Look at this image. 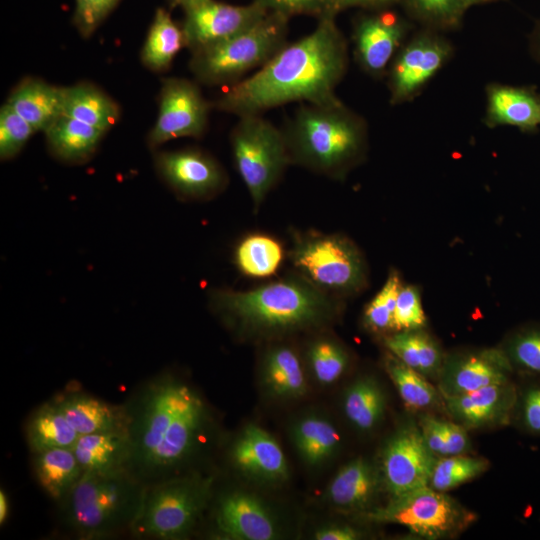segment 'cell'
<instances>
[{
	"label": "cell",
	"mask_w": 540,
	"mask_h": 540,
	"mask_svg": "<svg viewBox=\"0 0 540 540\" xmlns=\"http://www.w3.org/2000/svg\"><path fill=\"white\" fill-rule=\"evenodd\" d=\"M289 257L297 273L331 295L354 293L366 280L362 254L340 234L297 233Z\"/></svg>",
	"instance_id": "ba28073f"
},
{
	"label": "cell",
	"mask_w": 540,
	"mask_h": 540,
	"mask_svg": "<svg viewBox=\"0 0 540 540\" xmlns=\"http://www.w3.org/2000/svg\"><path fill=\"white\" fill-rule=\"evenodd\" d=\"M445 400L449 412L471 427L503 418L513 401L508 383L488 385L466 394L445 397Z\"/></svg>",
	"instance_id": "cb8c5ba5"
},
{
	"label": "cell",
	"mask_w": 540,
	"mask_h": 540,
	"mask_svg": "<svg viewBox=\"0 0 540 540\" xmlns=\"http://www.w3.org/2000/svg\"><path fill=\"white\" fill-rule=\"evenodd\" d=\"M308 359L316 379L323 384L335 382L348 364L345 350L326 338L318 339L310 345Z\"/></svg>",
	"instance_id": "f35d334b"
},
{
	"label": "cell",
	"mask_w": 540,
	"mask_h": 540,
	"mask_svg": "<svg viewBox=\"0 0 540 540\" xmlns=\"http://www.w3.org/2000/svg\"><path fill=\"white\" fill-rule=\"evenodd\" d=\"M465 8L468 9L471 6L485 4L489 2L499 1V0H461Z\"/></svg>",
	"instance_id": "11a10c76"
},
{
	"label": "cell",
	"mask_w": 540,
	"mask_h": 540,
	"mask_svg": "<svg viewBox=\"0 0 540 540\" xmlns=\"http://www.w3.org/2000/svg\"><path fill=\"white\" fill-rule=\"evenodd\" d=\"M119 0H75L74 24L83 37L90 36Z\"/></svg>",
	"instance_id": "ee69618b"
},
{
	"label": "cell",
	"mask_w": 540,
	"mask_h": 540,
	"mask_svg": "<svg viewBox=\"0 0 540 540\" xmlns=\"http://www.w3.org/2000/svg\"><path fill=\"white\" fill-rule=\"evenodd\" d=\"M524 420L527 427L540 433V389L530 390L524 399Z\"/></svg>",
	"instance_id": "c3c4849f"
},
{
	"label": "cell",
	"mask_w": 540,
	"mask_h": 540,
	"mask_svg": "<svg viewBox=\"0 0 540 540\" xmlns=\"http://www.w3.org/2000/svg\"><path fill=\"white\" fill-rule=\"evenodd\" d=\"M485 123L534 131L540 126V96L522 87L492 84L487 88Z\"/></svg>",
	"instance_id": "ffe728a7"
},
{
	"label": "cell",
	"mask_w": 540,
	"mask_h": 540,
	"mask_svg": "<svg viewBox=\"0 0 540 540\" xmlns=\"http://www.w3.org/2000/svg\"><path fill=\"white\" fill-rule=\"evenodd\" d=\"M182 29L191 53L227 40L256 24L268 10L253 0L231 5L216 0H194L184 6Z\"/></svg>",
	"instance_id": "7c38bea8"
},
{
	"label": "cell",
	"mask_w": 540,
	"mask_h": 540,
	"mask_svg": "<svg viewBox=\"0 0 540 540\" xmlns=\"http://www.w3.org/2000/svg\"><path fill=\"white\" fill-rule=\"evenodd\" d=\"M230 134L237 172L258 209L291 164L283 130L261 114L244 115Z\"/></svg>",
	"instance_id": "52a82bcc"
},
{
	"label": "cell",
	"mask_w": 540,
	"mask_h": 540,
	"mask_svg": "<svg viewBox=\"0 0 540 540\" xmlns=\"http://www.w3.org/2000/svg\"><path fill=\"white\" fill-rule=\"evenodd\" d=\"M408 11L431 28L457 27L467 10L461 0H406Z\"/></svg>",
	"instance_id": "74e56055"
},
{
	"label": "cell",
	"mask_w": 540,
	"mask_h": 540,
	"mask_svg": "<svg viewBox=\"0 0 540 540\" xmlns=\"http://www.w3.org/2000/svg\"><path fill=\"white\" fill-rule=\"evenodd\" d=\"M406 28L402 19L386 9L359 18L353 41L360 66L372 76L382 75L402 43Z\"/></svg>",
	"instance_id": "2e32d148"
},
{
	"label": "cell",
	"mask_w": 540,
	"mask_h": 540,
	"mask_svg": "<svg viewBox=\"0 0 540 540\" xmlns=\"http://www.w3.org/2000/svg\"><path fill=\"white\" fill-rule=\"evenodd\" d=\"M483 458L451 455L437 459L432 470L429 486L446 492L468 482L488 468Z\"/></svg>",
	"instance_id": "8d00e7d4"
},
{
	"label": "cell",
	"mask_w": 540,
	"mask_h": 540,
	"mask_svg": "<svg viewBox=\"0 0 540 540\" xmlns=\"http://www.w3.org/2000/svg\"><path fill=\"white\" fill-rule=\"evenodd\" d=\"M26 434L33 453L52 448H73L80 436L56 399L43 404L33 413Z\"/></svg>",
	"instance_id": "83f0119b"
},
{
	"label": "cell",
	"mask_w": 540,
	"mask_h": 540,
	"mask_svg": "<svg viewBox=\"0 0 540 540\" xmlns=\"http://www.w3.org/2000/svg\"><path fill=\"white\" fill-rule=\"evenodd\" d=\"M507 372V361L498 352L457 356L442 366L439 388L444 397L466 394L507 383Z\"/></svg>",
	"instance_id": "e0dca14e"
},
{
	"label": "cell",
	"mask_w": 540,
	"mask_h": 540,
	"mask_svg": "<svg viewBox=\"0 0 540 540\" xmlns=\"http://www.w3.org/2000/svg\"><path fill=\"white\" fill-rule=\"evenodd\" d=\"M264 376L273 392L295 397L305 391V377L296 352L288 346H276L264 360Z\"/></svg>",
	"instance_id": "d6a6232c"
},
{
	"label": "cell",
	"mask_w": 540,
	"mask_h": 540,
	"mask_svg": "<svg viewBox=\"0 0 540 540\" xmlns=\"http://www.w3.org/2000/svg\"><path fill=\"white\" fill-rule=\"evenodd\" d=\"M216 523L218 529L232 539L271 540L276 537L270 513L256 497L244 492H233L220 500Z\"/></svg>",
	"instance_id": "ac0fdd59"
},
{
	"label": "cell",
	"mask_w": 540,
	"mask_h": 540,
	"mask_svg": "<svg viewBox=\"0 0 540 540\" xmlns=\"http://www.w3.org/2000/svg\"><path fill=\"white\" fill-rule=\"evenodd\" d=\"M9 514V501L3 489L0 491V522L5 523Z\"/></svg>",
	"instance_id": "816d5d0a"
},
{
	"label": "cell",
	"mask_w": 540,
	"mask_h": 540,
	"mask_svg": "<svg viewBox=\"0 0 540 540\" xmlns=\"http://www.w3.org/2000/svg\"><path fill=\"white\" fill-rule=\"evenodd\" d=\"M332 296L295 273L249 290H215L211 303L242 330L270 334L327 321L335 311Z\"/></svg>",
	"instance_id": "3957f363"
},
{
	"label": "cell",
	"mask_w": 540,
	"mask_h": 540,
	"mask_svg": "<svg viewBox=\"0 0 540 540\" xmlns=\"http://www.w3.org/2000/svg\"><path fill=\"white\" fill-rule=\"evenodd\" d=\"M36 131L8 104L0 109V157H15Z\"/></svg>",
	"instance_id": "60d3db41"
},
{
	"label": "cell",
	"mask_w": 540,
	"mask_h": 540,
	"mask_svg": "<svg viewBox=\"0 0 540 540\" xmlns=\"http://www.w3.org/2000/svg\"><path fill=\"white\" fill-rule=\"evenodd\" d=\"M343 406L347 418L355 427L369 430L381 420L385 398L373 379L361 378L346 391Z\"/></svg>",
	"instance_id": "836d02e7"
},
{
	"label": "cell",
	"mask_w": 540,
	"mask_h": 540,
	"mask_svg": "<svg viewBox=\"0 0 540 540\" xmlns=\"http://www.w3.org/2000/svg\"><path fill=\"white\" fill-rule=\"evenodd\" d=\"M283 132L291 164L338 178L364 151L367 125L339 99L325 104L302 103Z\"/></svg>",
	"instance_id": "277c9868"
},
{
	"label": "cell",
	"mask_w": 540,
	"mask_h": 540,
	"mask_svg": "<svg viewBox=\"0 0 540 540\" xmlns=\"http://www.w3.org/2000/svg\"><path fill=\"white\" fill-rule=\"evenodd\" d=\"M436 455L427 447L420 428L397 431L382 452V474L392 497L429 486Z\"/></svg>",
	"instance_id": "4fadbf2b"
},
{
	"label": "cell",
	"mask_w": 540,
	"mask_h": 540,
	"mask_svg": "<svg viewBox=\"0 0 540 540\" xmlns=\"http://www.w3.org/2000/svg\"><path fill=\"white\" fill-rule=\"evenodd\" d=\"M56 400L79 435L128 429L127 407L114 406L80 392L60 395Z\"/></svg>",
	"instance_id": "7402d4cb"
},
{
	"label": "cell",
	"mask_w": 540,
	"mask_h": 540,
	"mask_svg": "<svg viewBox=\"0 0 540 540\" xmlns=\"http://www.w3.org/2000/svg\"><path fill=\"white\" fill-rule=\"evenodd\" d=\"M371 0H334L333 11L337 15L348 8L363 7L369 9Z\"/></svg>",
	"instance_id": "f907efd6"
},
{
	"label": "cell",
	"mask_w": 540,
	"mask_h": 540,
	"mask_svg": "<svg viewBox=\"0 0 540 540\" xmlns=\"http://www.w3.org/2000/svg\"><path fill=\"white\" fill-rule=\"evenodd\" d=\"M289 17L268 14L247 30L192 53L189 67L195 79L209 86L232 85L262 67L287 42Z\"/></svg>",
	"instance_id": "8992f818"
},
{
	"label": "cell",
	"mask_w": 540,
	"mask_h": 540,
	"mask_svg": "<svg viewBox=\"0 0 540 540\" xmlns=\"http://www.w3.org/2000/svg\"><path fill=\"white\" fill-rule=\"evenodd\" d=\"M170 2L171 5L173 6H184L185 4L191 2V1H194V0H168Z\"/></svg>",
	"instance_id": "9f6ffc18"
},
{
	"label": "cell",
	"mask_w": 540,
	"mask_h": 540,
	"mask_svg": "<svg viewBox=\"0 0 540 540\" xmlns=\"http://www.w3.org/2000/svg\"><path fill=\"white\" fill-rule=\"evenodd\" d=\"M185 47L182 26L163 8H158L141 50V61L150 70H167L178 52Z\"/></svg>",
	"instance_id": "f546056e"
},
{
	"label": "cell",
	"mask_w": 540,
	"mask_h": 540,
	"mask_svg": "<svg viewBox=\"0 0 540 540\" xmlns=\"http://www.w3.org/2000/svg\"><path fill=\"white\" fill-rule=\"evenodd\" d=\"M385 367L406 407L423 410L438 402V391L425 377L394 355L387 357Z\"/></svg>",
	"instance_id": "d590c367"
},
{
	"label": "cell",
	"mask_w": 540,
	"mask_h": 540,
	"mask_svg": "<svg viewBox=\"0 0 540 540\" xmlns=\"http://www.w3.org/2000/svg\"><path fill=\"white\" fill-rule=\"evenodd\" d=\"M269 12H276L289 18L296 15H310L317 19L332 16L334 0H255Z\"/></svg>",
	"instance_id": "7bdbcfd3"
},
{
	"label": "cell",
	"mask_w": 540,
	"mask_h": 540,
	"mask_svg": "<svg viewBox=\"0 0 540 540\" xmlns=\"http://www.w3.org/2000/svg\"><path fill=\"white\" fill-rule=\"evenodd\" d=\"M392 355L422 375H434L442 368V354L438 345L423 332L398 331L385 339Z\"/></svg>",
	"instance_id": "1f68e13d"
},
{
	"label": "cell",
	"mask_w": 540,
	"mask_h": 540,
	"mask_svg": "<svg viewBox=\"0 0 540 540\" xmlns=\"http://www.w3.org/2000/svg\"><path fill=\"white\" fill-rule=\"evenodd\" d=\"M358 533L349 526H330L318 530L315 533L317 540H355Z\"/></svg>",
	"instance_id": "681fc988"
},
{
	"label": "cell",
	"mask_w": 540,
	"mask_h": 540,
	"mask_svg": "<svg viewBox=\"0 0 540 540\" xmlns=\"http://www.w3.org/2000/svg\"><path fill=\"white\" fill-rule=\"evenodd\" d=\"M145 485L128 470L84 472L62 501L68 528L82 539H100L131 528Z\"/></svg>",
	"instance_id": "5b68a950"
},
{
	"label": "cell",
	"mask_w": 540,
	"mask_h": 540,
	"mask_svg": "<svg viewBox=\"0 0 540 540\" xmlns=\"http://www.w3.org/2000/svg\"><path fill=\"white\" fill-rule=\"evenodd\" d=\"M33 466L42 489L52 499L61 502L84 473L72 448H52L35 452Z\"/></svg>",
	"instance_id": "4316f807"
},
{
	"label": "cell",
	"mask_w": 540,
	"mask_h": 540,
	"mask_svg": "<svg viewBox=\"0 0 540 540\" xmlns=\"http://www.w3.org/2000/svg\"><path fill=\"white\" fill-rule=\"evenodd\" d=\"M452 53L448 42L426 31L413 38L395 57L389 71L390 102L411 100Z\"/></svg>",
	"instance_id": "5bb4252c"
},
{
	"label": "cell",
	"mask_w": 540,
	"mask_h": 540,
	"mask_svg": "<svg viewBox=\"0 0 540 540\" xmlns=\"http://www.w3.org/2000/svg\"><path fill=\"white\" fill-rule=\"evenodd\" d=\"M64 87L37 78H25L10 93L8 104L36 132H45L63 115Z\"/></svg>",
	"instance_id": "44dd1931"
},
{
	"label": "cell",
	"mask_w": 540,
	"mask_h": 540,
	"mask_svg": "<svg viewBox=\"0 0 540 540\" xmlns=\"http://www.w3.org/2000/svg\"><path fill=\"white\" fill-rule=\"evenodd\" d=\"M533 46L537 56L540 58V20L537 21L532 35Z\"/></svg>",
	"instance_id": "db71d44e"
},
{
	"label": "cell",
	"mask_w": 540,
	"mask_h": 540,
	"mask_svg": "<svg viewBox=\"0 0 540 540\" xmlns=\"http://www.w3.org/2000/svg\"><path fill=\"white\" fill-rule=\"evenodd\" d=\"M210 109L211 104L195 82L176 77L162 80L158 116L147 138L149 146L180 137H201Z\"/></svg>",
	"instance_id": "8fae6325"
},
{
	"label": "cell",
	"mask_w": 540,
	"mask_h": 540,
	"mask_svg": "<svg viewBox=\"0 0 540 540\" xmlns=\"http://www.w3.org/2000/svg\"><path fill=\"white\" fill-rule=\"evenodd\" d=\"M211 478H171L145 486L132 529L140 536L177 539L194 526L206 506Z\"/></svg>",
	"instance_id": "9c48e42d"
},
{
	"label": "cell",
	"mask_w": 540,
	"mask_h": 540,
	"mask_svg": "<svg viewBox=\"0 0 540 540\" xmlns=\"http://www.w3.org/2000/svg\"><path fill=\"white\" fill-rule=\"evenodd\" d=\"M104 133L64 114L44 132L52 154L70 163H80L90 158Z\"/></svg>",
	"instance_id": "484cf974"
},
{
	"label": "cell",
	"mask_w": 540,
	"mask_h": 540,
	"mask_svg": "<svg viewBox=\"0 0 540 540\" xmlns=\"http://www.w3.org/2000/svg\"><path fill=\"white\" fill-rule=\"evenodd\" d=\"M446 445V456L460 455L469 449L470 442L463 426L440 420Z\"/></svg>",
	"instance_id": "bcb514c9"
},
{
	"label": "cell",
	"mask_w": 540,
	"mask_h": 540,
	"mask_svg": "<svg viewBox=\"0 0 540 540\" xmlns=\"http://www.w3.org/2000/svg\"><path fill=\"white\" fill-rule=\"evenodd\" d=\"M72 449L84 472L127 470L130 455L128 429L80 435Z\"/></svg>",
	"instance_id": "603a6c76"
},
{
	"label": "cell",
	"mask_w": 540,
	"mask_h": 540,
	"mask_svg": "<svg viewBox=\"0 0 540 540\" xmlns=\"http://www.w3.org/2000/svg\"><path fill=\"white\" fill-rule=\"evenodd\" d=\"M420 430L427 447L435 455L446 456V445L440 420L426 417L421 421Z\"/></svg>",
	"instance_id": "7dc6e473"
},
{
	"label": "cell",
	"mask_w": 540,
	"mask_h": 540,
	"mask_svg": "<svg viewBox=\"0 0 540 540\" xmlns=\"http://www.w3.org/2000/svg\"><path fill=\"white\" fill-rule=\"evenodd\" d=\"M425 321L418 290L413 286H402L394 312V331L418 330L425 325Z\"/></svg>",
	"instance_id": "b9f144b4"
},
{
	"label": "cell",
	"mask_w": 540,
	"mask_h": 540,
	"mask_svg": "<svg viewBox=\"0 0 540 540\" xmlns=\"http://www.w3.org/2000/svg\"><path fill=\"white\" fill-rule=\"evenodd\" d=\"M293 435L297 450L309 464H318L327 459L340 442L336 428L329 421L318 417L299 421Z\"/></svg>",
	"instance_id": "e575fe53"
},
{
	"label": "cell",
	"mask_w": 540,
	"mask_h": 540,
	"mask_svg": "<svg viewBox=\"0 0 540 540\" xmlns=\"http://www.w3.org/2000/svg\"><path fill=\"white\" fill-rule=\"evenodd\" d=\"M401 287L398 274L391 272L381 290L365 308L364 322L368 328L376 332L394 330V312Z\"/></svg>",
	"instance_id": "ab89813d"
},
{
	"label": "cell",
	"mask_w": 540,
	"mask_h": 540,
	"mask_svg": "<svg viewBox=\"0 0 540 540\" xmlns=\"http://www.w3.org/2000/svg\"><path fill=\"white\" fill-rule=\"evenodd\" d=\"M510 353L518 365L540 373V330L531 329L517 335L511 343Z\"/></svg>",
	"instance_id": "f6af8a7d"
},
{
	"label": "cell",
	"mask_w": 540,
	"mask_h": 540,
	"mask_svg": "<svg viewBox=\"0 0 540 540\" xmlns=\"http://www.w3.org/2000/svg\"><path fill=\"white\" fill-rule=\"evenodd\" d=\"M232 457L238 468L255 477L268 480L287 477V462L280 445L256 425L244 429L233 446Z\"/></svg>",
	"instance_id": "d6986e66"
},
{
	"label": "cell",
	"mask_w": 540,
	"mask_h": 540,
	"mask_svg": "<svg viewBox=\"0 0 540 540\" xmlns=\"http://www.w3.org/2000/svg\"><path fill=\"white\" fill-rule=\"evenodd\" d=\"M405 1L406 0H371L369 9L385 10L394 4H404Z\"/></svg>",
	"instance_id": "f5cc1de1"
},
{
	"label": "cell",
	"mask_w": 540,
	"mask_h": 540,
	"mask_svg": "<svg viewBox=\"0 0 540 540\" xmlns=\"http://www.w3.org/2000/svg\"><path fill=\"white\" fill-rule=\"evenodd\" d=\"M347 65L346 39L335 17L325 16L311 33L287 43L253 75L228 86L214 106L241 117L293 102H335Z\"/></svg>",
	"instance_id": "6da1fadb"
},
{
	"label": "cell",
	"mask_w": 540,
	"mask_h": 540,
	"mask_svg": "<svg viewBox=\"0 0 540 540\" xmlns=\"http://www.w3.org/2000/svg\"><path fill=\"white\" fill-rule=\"evenodd\" d=\"M378 477L373 467L362 458L342 467L328 487L332 503L343 508H363L373 498Z\"/></svg>",
	"instance_id": "f1b7e54d"
},
{
	"label": "cell",
	"mask_w": 540,
	"mask_h": 540,
	"mask_svg": "<svg viewBox=\"0 0 540 540\" xmlns=\"http://www.w3.org/2000/svg\"><path fill=\"white\" fill-rule=\"evenodd\" d=\"M157 171L180 196L193 199L211 198L227 185L228 177L218 161L198 149L160 152Z\"/></svg>",
	"instance_id": "9a60e30c"
},
{
	"label": "cell",
	"mask_w": 540,
	"mask_h": 540,
	"mask_svg": "<svg viewBox=\"0 0 540 540\" xmlns=\"http://www.w3.org/2000/svg\"><path fill=\"white\" fill-rule=\"evenodd\" d=\"M378 521L407 527L428 539H437L462 529L472 520L453 498L430 486L392 497L391 502L374 514Z\"/></svg>",
	"instance_id": "30bf717a"
},
{
	"label": "cell",
	"mask_w": 540,
	"mask_h": 540,
	"mask_svg": "<svg viewBox=\"0 0 540 540\" xmlns=\"http://www.w3.org/2000/svg\"><path fill=\"white\" fill-rule=\"evenodd\" d=\"M63 114L107 132L118 120V104L94 84L64 87Z\"/></svg>",
	"instance_id": "d4e9b609"
},
{
	"label": "cell",
	"mask_w": 540,
	"mask_h": 540,
	"mask_svg": "<svg viewBox=\"0 0 540 540\" xmlns=\"http://www.w3.org/2000/svg\"><path fill=\"white\" fill-rule=\"evenodd\" d=\"M283 258L281 243L264 233L246 235L234 251V262L238 270L251 278L272 276L281 266Z\"/></svg>",
	"instance_id": "4dcf8cb0"
},
{
	"label": "cell",
	"mask_w": 540,
	"mask_h": 540,
	"mask_svg": "<svg viewBox=\"0 0 540 540\" xmlns=\"http://www.w3.org/2000/svg\"><path fill=\"white\" fill-rule=\"evenodd\" d=\"M127 410V470L145 486L164 480L192 455L207 420L199 395L171 376L150 381Z\"/></svg>",
	"instance_id": "7a4b0ae2"
}]
</instances>
